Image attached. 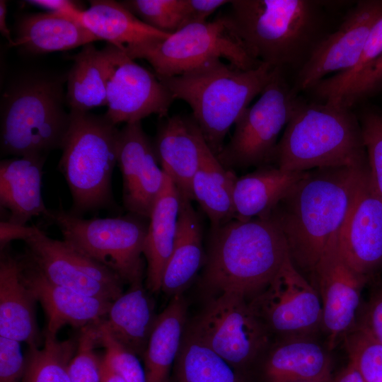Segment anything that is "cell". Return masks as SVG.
I'll return each instance as SVG.
<instances>
[{
	"label": "cell",
	"instance_id": "obj_1",
	"mask_svg": "<svg viewBox=\"0 0 382 382\" xmlns=\"http://www.w3.org/2000/svg\"><path fill=\"white\" fill-rule=\"evenodd\" d=\"M369 166L307 171L270 214L286 241L294 265L312 274L331 240L340 233Z\"/></svg>",
	"mask_w": 382,
	"mask_h": 382
},
{
	"label": "cell",
	"instance_id": "obj_2",
	"mask_svg": "<svg viewBox=\"0 0 382 382\" xmlns=\"http://www.w3.org/2000/svg\"><path fill=\"white\" fill-rule=\"evenodd\" d=\"M289 256L286 239L270 216L233 219L210 228L203 284L245 298L264 289Z\"/></svg>",
	"mask_w": 382,
	"mask_h": 382
},
{
	"label": "cell",
	"instance_id": "obj_3",
	"mask_svg": "<svg viewBox=\"0 0 382 382\" xmlns=\"http://www.w3.org/2000/svg\"><path fill=\"white\" fill-rule=\"evenodd\" d=\"M226 18L249 54L281 68L301 66L322 37V3L312 0H233Z\"/></svg>",
	"mask_w": 382,
	"mask_h": 382
},
{
	"label": "cell",
	"instance_id": "obj_4",
	"mask_svg": "<svg viewBox=\"0 0 382 382\" xmlns=\"http://www.w3.org/2000/svg\"><path fill=\"white\" fill-rule=\"evenodd\" d=\"M272 163L288 171L368 166L359 118L340 104L299 99Z\"/></svg>",
	"mask_w": 382,
	"mask_h": 382
},
{
	"label": "cell",
	"instance_id": "obj_5",
	"mask_svg": "<svg viewBox=\"0 0 382 382\" xmlns=\"http://www.w3.org/2000/svg\"><path fill=\"white\" fill-rule=\"evenodd\" d=\"M277 68L261 63L244 70L217 59L159 79L175 99L189 105L208 146L217 156L231 127L262 93Z\"/></svg>",
	"mask_w": 382,
	"mask_h": 382
},
{
	"label": "cell",
	"instance_id": "obj_6",
	"mask_svg": "<svg viewBox=\"0 0 382 382\" xmlns=\"http://www.w3.org/2000/svg\"><path fill=\"white\" fill-rule=\"evenodd\" d=\"M70 124L58 168L66 182L72 213H86L115 206L112 190L117 164L120 129L105 115L69 110Z\"/></svg>",
	"mask_w": 382,
	"mask_h": 382
},
{
	"label": "cell",
	"instance_id": "obj_7",
	"mask_svg": "<svg viewBox=\"0 0 382 382\" xmlns=\"http://www.w3.org/2000/svg\"><path fill=\"white\" fill-rule=\"evenodd\" d=\"M60 81L31 76L11 85L1 104V156L47 158L62 149L70 124Z\"/></svg>",
	"mask_w": 382,
	"mask_h": 382
},
{
	"label": "cell",
	"instance_id": "obj_8",
	"mask_svg": "<svg viewBox=\"0 0 382 382\" xmlns=\"http://www.w3.org/2000/svg\"><path fill=\"white\" fill-rule=\"evenodd\" d=\"M45 218L58 227L63 240L110 268L123 282L142 283L141 255L149 219L132 213L85 219L63 208L49 209Z\"/></svg>",
	"mask_w": 382,
	"mask_h": 382
},
{
	"label": "cell",
	"instance_id": "obj_9",
	"mask_svg": "<svg viewBox=\"0 0 382 382\" xmlns=\"http://www.w3.org/2000/svg\"><path fill=\"white\" fill-rule=\"evenodd\" d=\"M122 50L134 60L147 61L158 79L182 74L217 59L244 70L262 63L247 51L225 13L212 21L189 24L163 39Z\"/></svg>",
	"mask_w": 382,
	"mask_h": 382
},
{
	"label": "cell",
	"instance_id": "obj_10",
	"mask_svg": "<svg viewBox=\"0 0 382 382\" xmlns=\"http://www.w3.org/2000/svg\"><path fill=\"white\" fill-rule=\"evenodd\" d=\"M281 68H277L259 98L235 123L229 142L216 156L226 168L271 165L278 137L299 100Z\"/></svg>",
	"mask_w": 382,
	"mask_h": 382
},
{
	"label": "cell",
	"instance_id": "obj_11",
	"mask_svg": "<svg viewBox=\"0 0 382 382\" xmlns=\"http://www.w3.org/2000/svg\"><path fill=\"white\" fill-rule=\"evenodd\" d=\"M190 331L236 369L252 362L269 342L270 331L246 298L234 292L213 299Z\"/></svg>",
	"mask_w": 382,
	"mask_h": 382
},
{
	"label": "cell",
	"instance_id": "obj_12",
	"mask_svg": "<svg viewBox=\"0 0 382 382\" xmlns=\"http://www.w3.org/2000/svg\"><path fill=\"white\" fill-rule=\"evenodd\" d=\"M249 304L270 332L284 338L311 337L322 328L319 294L294 265L289 256Z\"/></svg>",
	"mask_w": 382,
	"mask_h": 382
},
{
	"label": "cell",
	"instance_id": "obj_13",
	"mask_svg": "<svg viewBox=\"0 0 382 382\" xmlns=\"http://www.w3.org/2000/svg\"><path fill=\"white\" fill-rule=\"evenodd\" d=\"M102 50L108 72L105 117L115 125L153 114L167 117L175 98L156 75L117 47L108 43Z\"/></svg>",
	"mask_w": 382,
	"mask_h": 382
},
{
	"label": "cell",
	"instance_id": "obj_14",
	"mask_svg": "<svg viewBox=\"0 0 382 382\" xmlns=\"http://www.w3.org/2000/svg\"><path fill=\"white\" fill-rule=\"evenodd\" d=\"M24 242L26 254L52 283L111 302L123 294V281L115 272L64 240L52 238L37 227Z\"/></svg>",
	"mask_w": 382,
	"mask_h": 382
},
{
	"label": "cell",
	"instance_id": "obj_15",
	"mask_svg": "<svg viewBox=\"0 0 382 382\" xmlns=\"http://www.w3.org/2000/svg\"><path fill=\"white\" fill-rule=\"evenodd\" d=\"M381 16L382 0L359 1L340 27L317 44L301 66L296 90H311L327 75L353 68L372 27Z\"/></svg>",
	"mask_w": 382,
	"mask_h": 382
},
{
	"label": "cell",
	"instance_id": "obj_16",
	"mask_svg": "<svg viewBox=\"0 0 382 382\" xmlns=\"http://www.w3.org/2000/svg\"><path fill=\"white\" fill-rule=\"evenodd\" d=\"M338 236L331 240L311 274L322 303V329L330 349L355 328L361 291L368 281L343 258Z\"/></svg>",
	"mask_w": 382,
	"mask_h": 382
},
{
	"label": "cell",
	"instance_id": "obj_17",
	"mask_svg": "<svg viewBox=\"0 0 382 382\" xmlns=\"http://www.w3.org/2000/svg\"><path fill=\"white\" fill-rule=\"evenodd\" d=\"M117 165L122 177L125 208L149 219L163 190L166 175L141 122L125 124L120 129Z\"/></svg>",
	"mask_w": 382,
	"mask_h": 382
},
{
	"label": "cell",
	"instance_id": "obj_18",
	"mask_svg": "<svg viewBox=\"0 0 382 382\" xmlns=\"http://www.w3.org/2000/svg\"><path fill=\"white\" fill-rule=\"evenodd\" d=\"M338 246L348 265L367 279L382 270V198L369 168L339 233Z\"/></svg>",
	"mask_w": 382,
	"mask_h": 382
},
{
	"label": "cell",
	"instance_id": "obj_19",
	"mask_svg": "<svg viewBox=\"0 0 382 382\" xmlns=\"http://www.w3.org/2000/svg\"><path fill=\"white\" fill-rule=\"evenodd\" d=\"M18 260L23 282L33 292L46 313L45 332L57 336L64 325L81 329L105 316L111 301L52 283L27 254Z\"/></svg>",
	"mask_w": 382,
	"mask_h": 382
},
{
	"label": "cell",
	"instance_id": "obj_20",
	"mask_svg": "<svg viewBox=\"0 0 382 382\" xmlns=\"http://www.w3.org/2000/svg\"><path fill=\"white\" fill-rule=\"evenodd\" d=\"M152 143L164 173L182 195L192 200V179L209 149L193 117H166L158 126Z\"/></svg>",
	"mask_w": 382,
	"mask_h": 382
},
{
	"label": "cell",
	"instance_id": "obj_21",
	"mask_svg": "<svg viewBox=\"0 0 382 382\" xmlns=\"http://www.w3.org/2000/svg\"><path fill=\"white\" fill-rule=\"evenodd\" d=\"M8 247L1 250L0 337L39 347L37 300L22 279L18 258L9 253Z\"/></svg>",
	"mask_w": 382,
	"mask_h": 382
},
{
	"label": "cell",
	"instance_id": "obj_22",
	"mask_svg": "<svg viewBox=\"0 0 382 382\" xmlns=\"http://www.w3.org/2000/svg\"><path fill=\"white\" fill-rule=\"evenodd\" d=\"M47 158L24 156L0 163V205L8 212L6 220L27 225L33 217L45 216L49 209L42 194L43 166Z\"/></svg>",
	"mask_w": 382,
	"mask_h": 382
},
{
	"label": "cell",
	"instance_id": "obj_23",
	"mask_svg": "<svg viewBox=\"0 0 382 382\" xmlns=\"http://www.w3.org/2000/svg\"><path fill=\"white\" fill-rule=\"evenodd\" d=\"M180 206V192L171 179L166 175L163 190L149 218L143 248L147 264L146 285L151 292L161 291L164 270L175 245Z\"/></svg>",
	"mask_w": 382,
	"mask_h": 382
},
{
	"label": "cell",
	"instance_id": "obj_24",
	"mask_svg": "<svg viewBox=\"0 0 382 382\" xmlns=\"http://www.w3.org/2000/svg\"><path fill=\"white\" fill-rule=\"evenodd\" d=\"M98 40L81 23L54 12L22 16L11 46L32 54L71 50Z\"/></svg>",
	"mask_w": 382,
	"mask_h": 382
},
{
	"label": "cell",
	"instance_id": "obj_25",
	"mask_svg": "<svg viewBox=\"0 0 382 382\" xmlns=\"http://www.w3.org/2000/svg\"><path fill=\"white\" fill-rule=\"evenodd\" d=\"M306 173L266 165L237 178L233 194L236 219L268 216Z\"/></svg>",
	"mask_w": 382,
	"mask_h": 382
},
{
	"label": "cell",
	"instance_id": "obj_26",
	"mask_svg": "<svg viewBox=\"0 0 382 382\" xmlns=\"http://www.w3.org/2000/svg\"><path fill=\"white\" fill-rule=\"evenodd\" d=\"M328 352L311 337L284 338L269 354L265 364L268 382H318L332 379Z\"/></svg>",
	"mask_w": 382,
	"mask_h": 382
},
{
	"label": "cell",
	"instance_id": "obj_27",
	"mask_svg": "<svg viewBox=\"0 0 382 382\" xmlns=\"http://www.w3.org/2000/svg\"><path fill=\"white\" fill-rule=\"evenodd\" d=\"M154 302L142 283L112 301L98 324L125 347L143 357L155 323Z\"/></svg>",
	"mask_w": 382,
	"mask_h": 382
},
{
	"label": "cell",
	"instance_id": "obj_28",
	"mask_svg": "<svg viewBox=\"0 0 382 382\" xmlns=\"http://www.w3.org/2000/svg\"><path fill=\"white\" fill-rule=\"evenodd\" d=\"M175 245L162 278L161 291L175 296L192 282L206 257L201 224L191 199L180 193Z\"/></svg>",
	"mask_w": 382,
	"mask_h": 382
},
{
	"label": "cell",
	"instance_id": "obj_29",
	"mask_svg": "<svg viewBox=\"0 0 382 382\" xmlns=\"http://www.w3.org/2000/svg\"><path fill=\"white\" fill-rule=\"evenodd\" d=\"M79 21L98 40H105L120 49L147 43L166 37V33L150 27L122 2L93 0L83 10Z\"/></svg>",
	"mask_w": 382,
	"mask_h": 382
},
{
	"label": "cell",
	"instance_id": "obj_30",
	"mask_svg": "<svg viewBox=\"0 0 382 382\" xmlns=\"http://www.w3.org/2000/svg\"><path fill=\"white\" fill-rule=\"evenodd\" d=\"M185 318L182 294L174 296L157 316L143 356L146 382H168L181 346Z\"/></svg>",
	"mask_w": 382,
	"mask_h": 382
},
{
	"label": "cell",
	"instance_id": "obj_31",
	"mask_svg": "<svg viewBox=\"0 0 382 382\" xmlns=\"http://www.w3.org/2000/svg\"><path fill=\"white\" fill-rule=\"evenodd\" d=\"M237 178L210 149L205 152L192 179V191L193 199L207 215L212 228L236 219L233 194Z\"/></svg>",
	"mask_w": 382,
	"mask_h": 382
},
{
	"label": "cell",
	"instance_id": "obj_32",
	"mask_svg": "<svg viewBox=\"0 0 382 382\" xmlns=\"http://www.w3.org/2000/svg\"><path fill=\"white\" fill-rule=\"evenodd\" d=\"M107 62L93 43L83 47L74 57L67 76L66 101L70 110L89 111L107 105Z\"/></svg>",
	"mask_w": 382,
	"mask_h": 382
},
{
	"label": "cell",
	"instance_id": "obj_33",
	"mask_svg": "<svg viewBox=\"0 0 382 382\" xmlns=\"http://www.w3.org/2000/svg\"><path fill=\"white\" fill-rule=\"evenodd\" d=\"M175 361L176 382H245L235 367L191 331L183 335Z\"/></svg>",
	"mask_w": 382,
	"mask_h": 382
},
{
	"label": "cell",
	"instance_id": "obj_34",
	"mask_svg": "<svg viewBox=\"0 0 382 382\" xmlns=\"http://www.w3.org/2000/svg\"><path fill=\"white\" fill-rule=\"evenodd\" d=\"M77 346L78 340L60 341L45 332L43 347L29 348L22 382H70L68 367Z\"/></svg>",
	"mask_w": 382,
	"mask_h": 382
},
{
	"label": "cell",
	"instance_id": "obj_35",
	"mask_svg": "<svg viewBox=\"0 0 382 382\" xmlns=\"http://www.w3.org/2000/svg\"><path fill=\"white\" fill-rule=\"evenodd\" d=\"M382 54V16L372 27L355 66L323 79L311 90L323 102L337 103L369 66Z\"/></svg>",
	"mask_w": 382,
	"mask_h": 382
},
{
	"label": "cell",
	"instance_id": "obj_36",
	"mask_svg": "<svg viewBox=\"0 0 382 382\" xmlns=\"http://www.w3.org/2000/svg\"><path fill=\"white\" fill-rule=\"evenodd\" d=\"M122 4L142 22L166 33L190 24L187 0H125Z\"/></svg>",
	"mask_w": 382,
	"mask_h": 382
},
{
	"label": "cell",
	"instance_id": "obj_37",
	"mask_svg": "<svg viewBox=\"0 0 382 382\" xmlns=\"http://www.w3.org/2000/svg\"><path fill=\"white\" fill-rule=\"evenodd\" d=\"M349 362L364 382H382V345L355 327L344 337Z\"/></svg>",
	"mask_w": 382,
	"mask_h": 382
},
{
	"label": "cell",
	"instance_id": "obj_38",
	"mask_svg": "<svg viewBox=\"0 0 382 382\" xmlns=\"http://www.w3.org/2000/svg\"><path fill=\"white\" fill-rule=\"evenodd\" d=\"M81 332L76 352L68 367L70 382H100L101 359L95 352L98 344L93 324Z\"/></svg>",
	"mask_w": 382,
	"mask_h": 382
},
{
	"label": "cell",
	"instance_id": "obj_39",
	"mask_svg": "<svg viewBox=\"0 0 382 382\" xmlns=\"http://www.w3.org/2000/svg\"><path fill=\"white\" fill-rule=\"evenodd\" d=\"M93 325L98 344L105 349L104 357L112 369L125 382H146L144 368L137 355L122 345L97 322Z\"/></svg>",
	"mask_w": 382,
	"mask_h": 382
},
{
	"label": "cell",
	"instance_id": "obj_40",
	"mask_svg": "<svg viewBox=\"0 0 382 382\" xmlns=\"http://www.w3.org/2000/svg\"><path fill=\"white\" fill-rule=\"evenodd\" d=\"M359 120L370 176L382 198V111L373 108L366 109Z\"/></svg>",
	"mask_w": 382,
	"mask_h": 382
},
{
	"label": "cell",
	"instance_id": "obj_41",
	"mask_svg": "<svg viewBox=\"0 0 382 382\" xmlns=\"http://www.w3.org/2000/svg\"><path fill=\"white\" fill-rule=\"evenodd\" d=\"M382 87V54L369 66L357 82L335 104L352 108Z\"/></svg>",
	"mask_w": 382,
	"mask_h": 382
},
{
	"label": "cell",
	"instance_id": "obj_42",
	"mask_svg": "<svg viewBox=\"0 0 382 382\" xmlns=\"http://www.w3.org/2000/svg\"><path fill=\"white\" fill-rule=\"evenodd\" d=\"M24 369L20 342L0 337V382H22Z\"/></svg>",
	"mask_w": 382,
	"mask_h": 382
},
{
	"label": "cell",
	"instance_id": "obj_43",
	"mask_svg": "<svg viewBox=\"0 0 382 382\" xmlns=\"http://www.w3.org/2000/svg\"><path fill=\"white\" fill-rule=\"evenodd\" d=\"M356 326L382 345V291L371 298L363 317Z\"/></svg>",
	"mask_w": 382,
	"mask_h": 382
},
{
	"label": "cell",
	"instance_id": "obj_44",
	"mask_svg": "<svg viewBox=\"0 0 382 382\" xmlns=\"http://www.w3.org/2000/svg\"><path fill=\"white\" fill-rule=\"evenodd\" d=\"M227 0H187L190 24L204 23L221 6L229 4Z\"/></svg>",
	"mask_w": 382,
	"mask_h": 382
},
{
	"label": "cell",
	"instance_id": "obj_45",
	"mask_svg": "<svg viewBox=\"0 0 382 382\" xmlns=\"http://www.w3.org/2000/svg\"><path fill=\"white\" fill-rule=\"evenodd\" d=\"M35 225L28 226L11 223L6 220L0 222V248L1 250L8 246L13 240H23L32 236L36 231Z\"/></svg>",
	"mask_w": 382,
	"mask_h": 382
},
{
	"label": "cell",
	"instance_id": "obj_46",
	"mask_svg": "<svg viewBox=\"0 0 382 382\" xmlns=\"http://www.w3.org/2000/svg\"><path fill=\"white\" fill-rule=\"evenodd\" d=\"M27 3L66 16L79 22V17L83 10L76 2L69 0H30Z\"/></svg>",
	"mask_w": 382,
	"mask_h": 382
},
{
	"label": "cell",
	"instance_id": "obj_47",
	"mask_svg": "<svg viewBox=\"0 0 382 382\" xmlns=\"http://www.w3.org/2000/svg\"><path fill=\"white\" fill-rule=\"evenodd\" d=\"M332 382H364L360 374L352 363H349Z\"/></svg>",
	"mask_w": 382,
	"mask_h": 382
},
{
	"label": "cell",
	"instance_id": "obj_48",
	"mask_svg": "<svg viewBox=\"0 0 382 382\" xmlns=\"http://www.w3.org/2000/svg\"><path fill=\"white\" fill-rule=\"evenodd\" d=\"M100 382H125L111 367L103 357L100 364Z\"/></svg>",
	"mask_w": 382,
	"mask_h": 382
},
{
	"label": "cell",
	"instance_id": "obj_49",
	"mask_svg": "<svg viewBox=\"0 0 382 382\" xmlns=\"http://www.w3.org/2000/svg\"><path fill=\"white\" fill-rule=\"evenodd\" d=\"M6 3L4 0L0 1V31L1 35L8 41L10 46L13 39L6 23Z\"/></svg>",
	"mask_w": 382,
	"mask_h": 382
},
{
	"label": "cell",
	"instance_id": "obj_50",
	"mask_svg": "<svg viewBox=\"0 0 382 382\" xmlns=\"http://www.w3.org/2000/svg\"><path fill=\"white\" fill-rule=\"evenodd\" d=\"M332 379H330V380H328V381H318V382H332ZM303 382H311V381H303Z\"/></svg>",
	"mask_w": 382,
	"mask_h": 382
}]
</instances>
